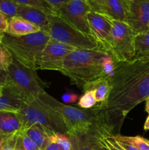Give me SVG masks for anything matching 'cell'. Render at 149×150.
I'll return each instance as SVG.
<instances>
[{
  "instance_id": "1",
  "label": "cell",
  "mask_w": 149,
  "mask_h": 150,
  "mask_svg": "<svg viewBox=\"0 0 149 150\" xmlns=\"http://www.w3.org/2000/svg\"><path fill=\"white\" fill-rule=\"evenodd\" d=\"M110 92L99 109L111 135L119 134L129 113L149 97V57L117 62Z\"/></svg>"
},
{
  "instance_id": "2",
  "label": "cell",
  "mask_w": 149,
  "mask_h": 150,
  "mask_svg": "<svg viewBox=\"0 0 149 150\" xmlns=\"http://www.w3.org/2000/svg\"><path fill=\"white\" fill-rule=\"evenodd\" d=\"M38 100L61 117L67 127V134L70 136L105 137L111 135L96 106L83 109L61 103L46 92H43Z\"/></svg>"
},
{
  "instance_id": "3",
  "label": "cell",
  "mask_w": 149,
  "mask_h": 150,
  "mask_svg": "<svg viewBox=\"0 0 149 150\" xmlns=\"http://www.w3.org/2000/svg\"><path fill=\"white\" fill-rule=\"evenodd\" d=\"M106 54L97 50L77 48L65 57L61 73L83 89L86 83L102 78V61Z\"/></svg>"
},
{
  "instance_id": "4",
  "label": "cell",
  "mask_w": 149,
  "mask_h": 150,
  "mask_svg": "<svg viewBox=\"0 0 149 150\" xmlns=\"http://www.w3.org/2000/svg\"><path fill=\"white\" fill-rule=\"evenodd\" d=\"M7 72V84L4 89L25 104L36 100L45 92L44 83L36 70L23 65L14 58Z\"/></svg>"
},
{
  "instance_id": "5",
  "label": "cell",
  "mask_w": 149,
  "mask_h": 150,
  "mask_svg": "<svg viewBox=\"0 0 149 150\" xmlns=\"http://www.w3.org/2000/svg\"><path fill=\"white\" fill-rule=\"evenodd\" d=\"M49 40L48 33L39 31L23 36H11L5 33L1 43L15 59L35 70L37 59Z\"/></svg>"
},
{
  "instance_id": "6",
  "label": "cell",
  "mask_w": 149,
  "mask_h": 150,
  "mask_svg": "<svg viewBox=\"0 0 149 150\" xmlns=\"http://www.w3.org/2000/svg\"><path fill=\"white\" fill-rule=\"evenodd\" d=\"M18 113L23 122V131L30 126L38 124L53 133L67 134V127L61 117L38 99L25 104Z\"/></svg>"
},
{
  "instance_id": "7",
  "label": "cell",
  "mask_w": 149,
  "mask_h": 150,
  "mask_svg": "<svg viewBox=\"0 0 149 150\" xmlns=\"http://www.w3.org/2000/svg\"><path fill=\"white\" fill-rule=\"evenodd\" d=\"M50 39L77 49L97 50L99 45L92 38L77 30L56 14L49 15Z\"/></svg>"
},
{
  "instance_id": "8",
  "label": "cell",
  "mask_w": 149,
  "mask_h": 150,
  "mask_svg": "<svg viewBox=\"0 0 149 150\" xmlns=\"http://www.w3.org/2000/svg\"><path fill=\"white\" fill-rule=\"evenodd\" d=\"M136 35L125 22L112 20L109 41V55L116 62H129L134 59Z\"/></svg>"
},
{
  "instance_id": "9",
  "label": "cell",
  "mask_w": 149,
  "mask_h": 150,
  "mask_svg": "<svg viewBox=\"0 0 149 150\" xmlns=\"http://www.w3.org/2000/svg\"><path fill=\"white\" fill-rule=\"evenodd\" d=\"M91 11L87 0H69L58 11L56 15L68 23L88 36L91 37L88 13Z\"/></svg>"
},
{
  "instance_id": "10",
  "label": "cell",
  "mask_w": 149,
  "mask_h": 150,
  "mask_svg": "<svg viewBox=\"0 0 149 150\" xmlns=\"http://www.w3.org/2000/svg\"><path fill=\"white\" fill-rule=\"evenodd\" d=\"M77 49L50 39L38 57L35 64V70H48L61 72L65 57Z\"/></svg>"
},
{
  "instance_id": "11",
  "label": "cell",
  "mask_w": 149,
  "mask_h": 150,
  "mask_svg": "<svg viewBox=\"0 0 149 150\" xmlns=\"http://www.w3.org/2000/svg\"><path fill=\"white\" fill-rule=\"evenodd\" d=\"M126 21L136 34L149 30V0H125Z\"/></svg>"
},
{
  "instance_id": "12",
  "label": "cell",
  "mask_w": 149,
  "mask_h": 150,
  "mask_svg": "<svg viewBox=\"0 0 149 150\" xmlns=\"http://www.w3.org/2000/svg\"><path fill=\"white\" fill-rule=\"evenodd\" d=\"M112 19L105 15L90 11L88 21L91 37L98 43L99 51L109 54V41L112 29Z\"/></svg>"
},
{
  "instance_id": "13",
  "label": "cell",
  "mask_w": 149,
  "mask_h": 150,
  "mask_svg": "<svg viewBox=\"0 0 149 150\" xmlns=\"http://www.w3.org/2000/svg\"><path fill=\"white\" fill-rule=\"evenodd\" d=\"M91 11L105 15L112 20L126 21L125 0H87Z\"/></svg>"
},
{
  "instance_id": "14",
  "label": "cell",
  "mask_w": 149,
  "mask_h": 150,
  "mask_svg": "<svg viewBox=\"0 0 149 150\" xmlns=\"http://www.w3.org/2000/svg\"><path fill=\"white\" fill-rule=\"evenodd\" d=\"M48 16L43 10L29 6L18 5V17H20L29 23L37 26L41 31L48 33L49 30Z\"/></svg>"
},
{
  "instance_id": "15",
  "label": "cell",
  "mask_w": 149,
  "mask_h": 150,
  "mask_svg": "<svg viewBox=\"0 0 149 150\" xmlns=\"http://www.w3.org/2000/svg\"><path fill=\"white\" fill-rule=\"evenodd\" d=\"M21 131H23V126L18 113L0 111V136H14Z\"/></svg>"
},
{
  "instance_id": "16",
  "label": "cell",
  "mask_w": 149,
  "mask_h": 150,
  "mask_svg": "<svg viewBox=\"0 0 149 150\" xmlns=\"http://www.w3.org/2000/svg\"><path fill=\"white\" fill-rule=\"evenodd\" d=\"M8 26L6 34L11 36H23L41 31L37 26L20 17H13L7 20Z\"/></svg>"
},
{
  "instance_id": "17",
  "label": "cell",
  "mask_w": 149,
  "mask_h": 150,
  "mask_svg": "<svg viewBox=\"0 0 149 150\" xmlns=\"http://www.w3.org/2000/svg\"><path fill=\"white\" fill-rule=\"evenodd\" d=\"M83 92L93 91L99 105L104 103L108 99L110 92V85L109 79L99 78L96 80L86 83L83 87Z\"/></svg>"
},
{
  "instance_id": "18",
  "label": "cell",
  "mask_w": 149,
  "mask_h": 150,
  "mask_svg": "<svg viewBox=\"0 0 149 150\" xmlns=\"http://www.w3.org/2000/svg\"><path fill=\"white\" fill-rule=\"evenodd\" d=\"M23 132L36 144L40 150H44L48 146V144L51 142L50 137L53 133V132L38 124L30 126Z\"/></svg>"
},
{
  "instance_id": "19",
  "label": "cell",
  "mask_w": 149,
  "mask_h": 150,
  "mask_svg": "<svg viewBox=\"0 0 149 150\" xmlns=\"http://www.w3.org/2000/svg\"><path fill=\"white\" fill-rule=\"evenodd\" d=\"M101 139L109 150H137L127 140L126 136L120 134L110 135Z\"/></svg>"
},
{
  "instance_id": "20",
  "label": "cell",
  "mask_w": 149,
  "mask_h": 150,
  "mask_svg": "<svg viewBox=\"0 0 149 150\" xmlns=\"http://www.w3.org/2000/svg\"><path fill=\"white\" fill-rule=\"evenodd\" d=\"M70 136L72 142L74 150H99V141L101 137L92 136Z\"/></svg>"
},
{
  "instance_id": "21",
  "label": "cell",
  "mask_w": 149,
  "mask_h": 150,
  "mask_svg": "<svg viewBox=\"0 0 149 150\" xmlns=\"http://www.w3.org/2000/svg\"><path fill=\"white\" fill-rule=\"evenodd\" d=\"M25 103L9 93L3 88V94L0 97V111L18 112Z\"/></svg>"
},
{
  "instance_id": "22",
  "label": "cell",
  "mask_w": 149,
  "mask_h": 150,
  "mask_svg": "<svg viewBox=\"0 0 149 150\" xmlns=\"http://www.w3.org/2000/svg\"><path fill=\"white\" fill-rule=\"evenodd\" d=\"M149 57V30L137 34L135 37V54L134 59Z\"/></svg>"
},
{
  "instance_id": "23",
  "label": "cell",
  "mask_w": 149,
  "mask_h": 150,
  "mask_svg": "<svg viewBox=\"0 0 149 150\" xmlns=\"http://www.w3.org/2000/svg\"><path fill=\"white\" fill-rule=\"evenodd\" d=\"M13 1L20 5L36 7L39 10H43L48 15L56 14L55 10L45 0H13Z\"/></svg>"
},
{
  "instance_id": "24",
  "label": "cell",
  "mask_w": 149,
  "mask_h": 150,
  "mask_svg": "<svg viewBox=\"0 0 149 150\" xmlns=\"http://www.w3.org/2000/svg\"><path fill=\"white\" fill-rule=\"evenodd\" d=\"M50 140L56 144L61 150H74L71 137L68 134L53 133L50 137Z\"/></svg>"
},
{
  "instance_id": "25",
  "label": "cell",
  "mask_w": 149,
  "mask_h": 150,
  "mask_svg": "<svg viewBox=\"0 0 149 150\" xmlns=\"http://www.w3.org/2000/svg\"><path fill=\"white\" fill-rule=\"evenodd\" d=\"M18 5L13 0H0V13H2L7 19L16 17Z\"/></svg>"
},
{
  "instance_id": "26",
  "label": "cell",
  "mask_w": 149,
  "mask_h": 150,
  "mask_svg": "<svg viewBox=\"0 0 149 150\" xmlns=\"http://www.w3.org/2000/svg\"><path fill=\"white\" fill-rule=\"evenodd\" d=\"M117 62L109 54H106L103 57L102 61V78L110 79L114 74Z\"/></svg>"
},
{
  "instance_id": "27",
  "label": "cell",
  "mask_w": 149,
  "mask_h": 150,
  "mask_svg": "<svg viewBox=\"0 0 149 150\" xmlns=\"http://www.w3.org/2000/svg\"><path fill=\"white\" fill-rule=\"evenodd\" d=\"M15 148H20L24 150H40L36 144L28 137L23 131L18 134Z\"/></svg>"
},
{
  "instance_id": "28",
  "label": "cell",
  "mask_w": 149,
  "mask_h": 150,
  "mask_svg": "<svg viewBox=\"0 0 149 150\" xmlns=\"http://www.w3.org/2000/svg\"><path fill=\"white\" fill-rule=\"evenodd\" d=\"M96 103L97 102L93 91H87L79 98L77 106L83 109H90L96 105Z\"/></svg>"
},
{
  "instance_id": "29",
  "label": "cell",
  "mask_w": 149,
  "mask_h": 150,
  "mask_svg": "<svg viewBox=\"0 0 149 150\" xmlns=\"http://www.w3.org/2000/svg\"><path fill=\"white\" fill-rule=\"evenodd\" d=\"M13 61V57L8 50L0 42V70H6Z\"/></svg>"
},
{
  "instance_id": "30",
  "label": "cell",
  "mask_w": 149,
  "mask_h": 150,
  "mask_svg": "<svg viewBox=\"0 0 149 150\" xmlns=\"http://www.w3.org/2000/svg\"><path fill=\"white\" fill-rule=\"evenodd\" d=\"M126 139L137 150H149V140L142 136H126Z\"/></svg>"
},
{
  "instance_id": "31",
  "label": "cell",
  "mask_w": 149,
  "mask_h": 150,
  "mask_svg": "<svg viewBox=\"0 0 149 150\" xmlns=\"http://www.w3.org/2000/svg\"><path fill=\"white\" fill-rule=\"evenodd\" d=\"M18 134L7 137L0 136V150H14L17 142Z\"/></svg>"
},
{
  "instance_id": "32",
  "label": "cell",
  "mask_w": 149,
  "mask_h": 150,
  "mask_svg": "<svg viewBox=\"0 0 149 150\" xmlns=\"http://www.w3.org/2000/svg\"><path fill=\"white\" fill-rule=\"evenodd\" d=\"M61 99H62L64 104H73L75 103L77 100H79V97L78 95L74 93L67 92L62 95Z\"/></svg>"
},
{
  "instance_id": "33",
  "label": "cell",
  "mask_w": 149,
  "mask_h": 150,
  "mask_svg": "<svg viewBox=\"0 0 149 150\" xmlns=\"http://www.w3.org/2000/svg\"><path fill=\"white\" fill-rule=\"evenodd\" d=\"M7 20L8 19L2 13H0V42H1V40L7 29V26H8Z\"/></svg>"
},
{
  "instance_id": "34",
  "label": "cell",
  "mask_w": 149,
  "mask_h": 150,
  "mask_svg": "<svg viewBox=\"0 0 149 150\" xmlns=\"http://www.w3.org/2000/svg\"><path fill=\"white\" fill-rule=\"evenodd\" d=\"M45 1H47L55 10L56 13L58 10H59L69 0H45Z\"/></svg>"
},
{
  "instance_id": "35",
  "label": "cell",
  "mask_w": 149,
  "mask_h": 150,
  "mask_svg": "<svg viewBox=\"0 0 149 150\" xmlns=\"http://www.w3.org/2000/svg\"><path fill=\"white\" fill-rule=\"evenodd\" d=\"M7 72L6 70H0V87L4 88L7 84Z\"/></svg>"
},
{
  "instance_id": "36",
  "label": "cell",
  "mask_w": 149,
  "mask_h": 150,
  "mask_svg": "<svg viewBox=\"0 0 149 150\" xmlns=\"http://www.w3.org/2000/svg\"><path fill=\"white\" fill-rule=\"evenodd\" d=\"M44 150H61V149L56 144L51 142Z\"/></svg>"
},
{
  "instance_id": "37",
  "label": "cell",
  "mask_w": 149,
  "mask_h": 150,
  "mask_svg": "<svg viewBox=\"0 0 149 150\" xmlns=\"http://www.w3.org/2000/svg\"><path fill=\"white\" fill-rule=\"evenodd\" d=\"M102 137L99 139V150H109L107 148V146H105V144H103V142H102Z\"/></svg>"
},
{
  "instance_id": "38",
  "label": "cell",
  "mask_w": 149,
  "mask_h": 150,
  "mask_svg": "<svg viewBox=\"0 0 149 150\" xmlns=\"http://www.w3.org/2000/svg\"><path fill=\"white\" fill-rule=\"evenodd\" d=\"M144 130H149V114L148 118L146 119V121L144 124Z\"/></svg>"
},
{
  "instance_id": "39",
  "label": "cell",
  "mask_w": 149,
  "mask_h": 150,
  "mask_svg": "<svg viewBox=\"0 0 149 150\" xmlns=\"http://www.w3.org/2000/svg\"><path fill=\"white\" fill-rule=\"evenodd\" d=\"M146 104H145V111L149 114V97L146 99Z\"/></svg>"
},
{
  "instance_id": "40",
  "label": "cell",
  "mask_w": 149,
  "mask_h": 150,
  "mask_svg": "<svg viewBox=\"0 0 149 150\" xmlns=\"http://www.w3.org/2000/svg\"><path fill=\"white\" fill-rule=\"evenodd\" d=\"M2 94H3V88L0 87V97L2 95Z\"/></svg>"
},
{
  "instance_id": "41",
  "label": "cell",
  "mask_w": 149,
  "mask_h": 150,
  "mask_svg": "<svg viewBox=\"0 0 149 150\" xmlns=\"http://www.w3.org/2000/svg\"><path fill=\"white\" fill-rule=\"evenodd\" d=\"M14 150H24L23 149H20V148H15Z\"/></svg>"
},
{
  "instance_id": "42",
  "label": "cell",
  "mask_w": 149,
  "mask_h": 150,
  "mask_svg": "<svg viewBox=\"0 0 149 150\" xmlns=\"http://www.w3.org/2000/svg\"><path fill=\"white\" fill-rule=\"evenodd\" d=\"M148 26H149V23H148Z\"/></svg>"
}]
</instances>
